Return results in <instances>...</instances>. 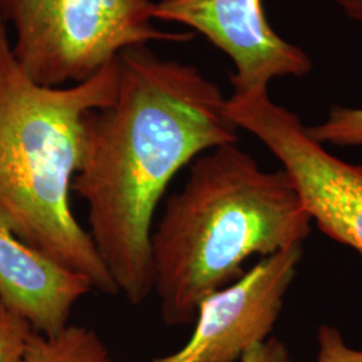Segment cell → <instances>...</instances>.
<instances>
[{
  "label": "cell",
  "mask_w": 362,
  "mask_h": 362,
  "mask_svg": "<svg viewBox=\"0 0 362 362\" xmlns=\"http://www.w3.org/2000/svg\"><path fill=\"white\" fill-rule=\"evenodd\" d=\"M113 103L83 118L73 192L88 208L91 240L125 299L153 293L151 236L170 181L199 156L236 144L227 98L194 66L146 46L118 55Z\"/></svg>",
  "instance_id": "cell-1"
},
{
  "label": "cell",
  "mask_w": 362,
  "mask_h": 362,
  "mask_svg": "<svg viewBox=\"0 0 362 362\" xmlns=\"http://www.w3.org/2000/svg\"><path fill=\"white\" fill-rule=\"evenodd\" d=\"M311 224L284 169L263 170L236 144L199 156L151 236L164 322H194L202 300L239 279L248 259L302 246Z\"/></svg>",
  "instance_id": "cell-2"
},
{
  "label": "cell",
  "mask_w": 362,
  "mask_h": 362,
  "mask_svg": "<svg viewBox=\"0 0 362 362\" xmlns=\"http://www.w3.org/2000/svg\"><path fill=\"white\" fill-rule=\"evenodd\" d=\"M118 57L94 77L42 86L27 76L0 19V218L28 246L117 296L116 284L71 207L83 118L113 103Z\"/></svg>",
  "instance_id": "cell-3"
},
{
  "label": "cell",
  "mask_w": 362,
  "mask_h": 362,
  "mask_svg": "<svg viewBox=\"0 0 362 362\" xmlns=\"http://www.w3.org/2000/svg\"><path fill=\"white\" fill-rule=\"evenodd\" d=\"M151 0H0V19L15 31L18 64L42 86L85 82L125 50L152 40L189 42L194 33L152 25Z\"/></svg>",
  "instance_id": "cell-4"
},
{
  "label": "cell",
  "mask_w": 362,
  "mask_h": 362,
  "mask_svg": "<svg viewBox=\"0 0 362 362\" xmlns=\"http://www.w3.org/2000/svg\"><path fill=\"white\" fill-rule=\"evenodd\" d=\"M228 116L279 160L313 223L362 258V165L327 152L296 113L272 101L269 91L233 98Z\"/></svg>",
  "instance_id": "cell-5"
},
{
  "label": "cell",
  "mask_w": 362,
  "mask_h": 362,
  "mask_svg": "<svg viewBox=\"0 0 362 362\" xmlns=\"http://www.w3.org/2000/svg\"><path fill=\"white\" fill-rule=\"evenodd\" d=\"M302 259V246L263 257L239 279L202 300L191 339L149 362H235L272 333Z\"/></svg>",
  "instance_id": "cell-6"
},
{
  "label": "cell",
  "mask_w": 362,
  "mask_h": 362,
  "mask_svg": "<svg viewBox=\"0 0 362 362\" xmlns=\"http://www.w3.org/2000/svg\"><path fill=\"white\" fill-rule=\"evenodd\" d=\"M152 16L184 25L227 54L236 95L269 90L272 79L305 77L313 69L310 55L270 26L263 0H160Z\"/></svg>",
  "instance_id": "cell-7"
},
{
  "label": "cell",
  "mask_w": 362,
  "mask_h": 362,
  "mask_svg": "<svg viewBox=\"0 0 362 362\" xmlns=\"http://www.w3.org/2000/svg\"><path fill=\"white\" fill-rule=\"evenodd\" d=\"M93 290L89 278L28 246L0 218V300L34 332H62Z\"/></svg>",
  "instance_id": "cell-8"
},
{
  "label": "cell",
  "mask_w": 362,
  "mask_h": 362,
  "mask_svg": "<svg viewBox=\"0 0 362 362\" xmlns=\"http://www.w3.org/2000/svg\"><path fill=\"white\" fill-rule=\"evenodd\" d=\"M22 362H113V360L104 341L93 329L70 324L55 336L33 332Z\"/></svg>",
  "instance_id": "cell-9"
},
{
  "label": "cell",
  "mask_w": 362,
  "mask_h": 362,
  "mask_svg": "<svg viewBox=\"0 0 362 362\" xmlns=\"http://www.w3.org/2000/svg\"><path fill=\"white\" fill-rule=\"evenodd\" d=\"M311 139L337 146H362V109L333 106L324 122L308 128Z\"/></svg>",
  "instance_id": "cell-10"
},
{
  "label": "cell",
  "mask_w": 362,
  "mask_h": 362,
  "mask_svg": "<svg viewBox=\"0 0 362 362\" xmlns=\"http://www.w3.org/2000/svg\"><path fill=\"white\" fill-rule=\"evenodd\" d=\"M31 326L0 300V362H22Z\"/></svg>",
  "instance_id": "cell-11"
},
{
  "label": "cell",
  "mask_w": 362,
  "mask_h": 362,
  "mask_svg": "<svg viewBox=\"0 0 362 362\" xmlns=\"http://www.w3.org/2000/svg\"><path fill=\"white\" fill-rule=\"evenodd\" d=\"M318 344V362H362V350L350 349L341 333L332 326L320 327Z\"/></svg>",
  "instance_id": "cell-12"
},
{
  "label": "cell",
  "mask_w": 362,
  "mask_h": 362,
  "mask_svg": "<svg viewBox=\"0 0 362 362\" xmlns=\"http://www.w3.org/2000/svg\"><path fill=\"white\" fill-rule=\"evenodd\" d=\"M242 362H293L285 344L276 338L266 339L264 342L248 350L240 358Z\"/></svg>",
  "instance_id": "cell-13"
},
{
  "label": "cell",
  "mask_w": 362,
  "mask_h": 362,
  "mask_svg": "<svg viewBox=\"0 0 362 362\" xmlns=\"http://www.w3.org/2000/svg\"><path fill=\"white\" fill-rule=\"evenodd\" d=\"M351 19L362 23V0H334Z\"/></svg>",
  "instance_id": "cell-14"
}]
</instances>
